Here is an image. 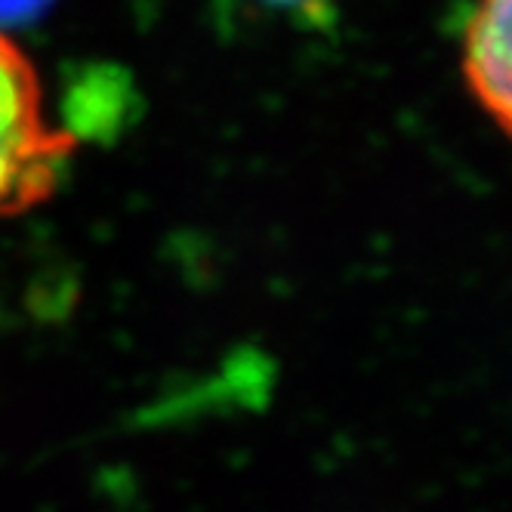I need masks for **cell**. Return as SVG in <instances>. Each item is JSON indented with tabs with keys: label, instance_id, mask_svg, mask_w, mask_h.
Wrapping results in <instances>:
<instances>
[{
	"label": "cell",
	"instance_id": "1",
	"mask_svg": "<svg viewBox=\"0 0 512 512\" xmlns=\"http://www.w3.org/2000/svg\"><path fill=\"white\" fill-rule=\"evenodd\" d=\"M75 149L78 139L50 124L31 59L0 31V219L53 198Z\"/></svg>",
	"mask_w": 512,
	"mask_h": 512
},
{
	"label": "cell",
	"instance_id": "2",
	"mask_svg": "<svg viewBox=\"0 0 512 512\" xmlns=\"http://www.w3.org/2000/svg\"><path fill=\"white\" fill-rule=\"evenodd\" d=\"M463 78L485 115L512 136V0H479L463 28Z\"/></svg>",
	"mask_w": 512,
	"mask_h": 512
},
{
	"label": "cell",
	"instance_id": "3",
	"mask_svg": "<svg viewBox=\"0 0 512 512\" xmlns=\"http://www.w3.org/2000/svg\"><path fill=\"white\" fill-rule=\"evenodd\" d=\"M219 22H327L331 0H213Z\"/></svg>",
	"mask_w": 512,
	"mask_h": 512
},
{
	"label": "cell",
	"instance_id": "4",
	"mask_svg": "<svg viewBox=\"0 0 512 512\" xmlns=\"http://www.w3.org/2000/svg\"><path fill=\"white\" fill-rule=\"evenodd\" d=\"M50 4L53 0H0V31L44 16Z\"/></svg>",
	"mask_w": 512,
	"mask_h": 512
}]
</instances>
